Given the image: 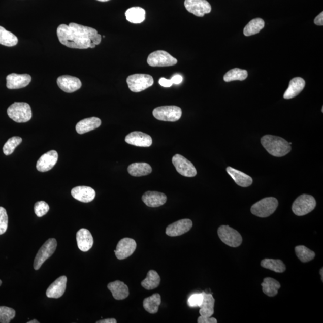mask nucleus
Instances as JSON below:
<instances>
[{"mask_svg":"<svg viewBox=\"0 0 323 323\" xmlns=\"http://www.w3.org/2000/svg\"><path fill=\"white\" fill-rule=\"evenodd\" d=\"M57 36L62 45L79 49L90 48L91 43L99 45L102 39L95 29L76 23L60 25L57 28Z\"/></svg>","mask_w":323,"mask_h":323,"instance_id":"1","label":"nucleus"},{"mask_svg":"<svg viewBox=\"0 0 323 323\" xmlns=\"http://www.w3.org/2000/svg\"><path fill=\"white\" fill-rule=\"evenodd\" d=\"M262 145L271 155L282 157L290 153L292 147L287 141L277 136L266 135L261 139Z\"/></svg>","mask_w":323,"mask_h":323,"instance_id":"2","label":"nucleus"},{"mask_svg":"<svg viewBox=\"0 0 323 323\" xmlns=\"http://www.w3.org/2000/svg\"><path fill=\"white\" fill-rule=\"evenodd\" d=\"M8 116L17 123H25L32 118V110L28 103H14L7 110Z\"/></svg>","mask_w":323,"mask_h":323,"instance_id":"3","label":"nucleus"},{"mask_svg":"<svg viewBox=\"0 0 323 323\" xmlns=\"http://www.w3.org/2000/svg\"><path fill=\"white\" fill-rule=\"evenodd\" d=\"M278 206L275 198H264L254 204L251 208V213L259 217H268L273 214Z\"/></svg>","mask_w":323,"mask_h":323,"instance_id":"4","label":"nucleus"},{"mask_svg":"<svg viewBox=\"0 0 323 323\" xmlns=\"http://www.w3.org/2000/svg\"><path fill=\"white\" fill-rule=\"evenodd\" d=\"M127 86L133 92H140L153 86L154 80L152 76L146 74H135L127 77Z\"/></svg>","mask_w":323,"mask_h":323,"instance_id":"5","label":"nucleus"},{"mask_svg":"<svg viewBox=\"0 0 323 323\" xmlns=\"http://www.w3.org/2000/svg\"><path fill=\"white\" fill-rule=\"evenodd\" d=\"M317 205L315 198L311 195L304 194L299 196L292 205V209L298 216L307 215L315 209Z\"/></svg>","mask_w":323,"mask_h":323,"instance_id":"6","label":"nucleus"},{"mask_svg":"<svg viewBox=\"0 0 323 323\" xmlns=\"http://www.w3.org/2000/svg\"><path fill=\"white\" fill-rule=\"evenodd\" d=\"M153 114L157 120L173 122L181 118L182 110L181 108L175 106H162L154 109Z\"/></svg>","mask_w":323,"mask_h":323,"instance_id":"7","label":"nucleus"},{"mask_svg":"<svg viewBox=\"0 0 323 323\" xmlns=\"http://www.w3.org/2000/svg\"><path fill=\"white\" fill-rule=\"evenodd\" d=\"M218 235L223 243L231 247H238L242 244L241 234L227 225H223L218 229Z\"/></svg>","mask_w":323,"mask_h":323,"instance_id":"8","label":"nucleus"},{"mask_svg":"<svg viewBox=\"0 0 323 323\" xmlns=\"http://www.w3.org/2000/svg\"><path fill=\"white\" fill-rule=\"evenodd\" d=\"M57 241L55 238H50L40 248L35 257L34 268L38 270L46 260L51 257L56 250Z\"/></svg>","mask_w":323,"mask_h":323,"instance_id":"9","label":"nucleus"},{"mask_svg":"<svg viewBox=\"0 0 323 323\" xmlns=\"http://www.w3.org/2000/svg\"><path fill=\"white\" fill-rule=\"evenodd\" d=\"M147 62L151 67H170L176 65L177 59L164 50H157L150 54Z\"/></svg>","mask_w":323,"mask_h":323,"instance_id":"10","label":"nucleus"},{"mask_svg":"<svg viewBox=\"0 0 323 323\" xmlns=\"http://www.w3.org/2000/svg\"><path fill=\"white\" fill-rule=\"evenodd\" d=\"M172 162L177 172L183 176L193 177L197 176L196 168L186 157L177 154L173 156Z\"/></svg>","mask_w":323,"mask_h":323,"instance_id":"11","label":"nucleus"},{"mask_svg":"<svg viewBox=\"0 0 323 323\" xmlns=\"http://www.w3.org/2000/svg\"><path fill=\"white\" fill-rule=\"evenodd\" d=\"M184 6L188 12L198 17H203L211 11V6L207 0H185Z\"/></svg>","mask_w":323,"mask_h":323,"instance_id":"12","label":"nucleus"},{"mask_svg":"<svg viewBox=\"0 0 323 323\" xmlns=\"http://www.w3.org/2000/svg\"><path fill=\"white\" fill-rule=\"evenodd\" d=\"M136 241L133 239L124 238L118 242L114 253L117 259L123 260L131 256L136 251Z\"/></svg>","mask_w":323,"mask_h":323,"instance_id":"13","label":"nucleus"},{"mask_svg":"<svg viewBox=\"0 0 323 323\" xmlns=\"http://www.w3.org/2000/svg\"><path fill=\"white\" fill-rule=\"evenodd\" d=\"M31 76L28 74H10L6 77V86L9 89H19L23 88L31 82Z\"/></svg>","mask_w":323,"mask_h":323,"instance_id":"14","label":"nucleus"},{"mask_svg":"<svg viewBox=\"0 0 323 323\" xmlns=\"http://www.w3.org/2000/svg\"><path fill=\"white\" fill-rule=\"evenodd\" d=\"M57 84L60 89L67 93H73L77 91L82 87V84L77 77L63 75L58 77Z\"/></svg>","mask_w":323,"mask_h":323,"instance_id":"15","label":"nucleus"},{"mask_svg":"<svg viewBox=\"0 0 323 323\" xmlns=\"http://www.w3.org/2000/svg\"><path fill=\"white\" fill-rule=\"evenodd\" d=\"M193 227L190 219H181L171 224L166 229V234L170 237L180 236L189 231Z\"/></svg>","mask_w":323,"mask_h":323,"instance_id":"16","label":"nucleus"},{"mask_svg":"<svg viewBox=\"0 0 323 323\" xmlns=\"http://www.w3.org/2000/svg\"><path fill=\"white\" fill-rule=\"evenodd\" d=\"M58 160V154L55 150L48 151L40 157L36 168L40 172H46L55 166Z\"/></svg>","mask_w":323,"mask_h":323,"instance_id":"17","label":"nucleus"},{"mask_svg":"<svg viewBox=\"0 0 323 323\" xmlns=\"http://www.w3.org/2000/svg\"><path fill=\"white\" fill-rule=\"evenodd\" d=\"M125 141L131 145L142 147H150L153 142L149 135L140 131H134L127 135L125 137Z\"/></svg>","mask_w":323,"mask_h":323,"instance_id":"18","label":"nucleus"},{"mask_svg":"<svg viewBox=\"0 0 323 323\" xmlns=\"http://www.w3.org/2000/svg\"><path fill=\"white\" fill-rule=\"evenodd\" d=\"M72 197L77 201L88 203L95 199V191L88 186H77L73 188L71 191Z\"/></svg>","mask_w":323,"mask_h":323,"instance_id":"19","label":"nucleus"},{"mask_svg":"<svg viewBox=\"0 0 323 323\" xmlns=\"http://www.w3.org/2000/svg\"><path fill=\"white\" fill-rule=\"evenodd\" d=\"M143 203L149 207H159L166 203L167 197L163 193L148 191L142 197Z\"/></svg>","mask_w":323,"mask_h":323,"instance_id":"20","label":"nucleus"},{"mask_svg":"<svg viewBox=\"0 0 323 323\" xmlns=\"http://www.w3.org/2000/svg\"><path fill=\"white\" fill-rule=\"evenodd\" d=\"M67 278L61 276L50 285L46 291L47 297L58 299L64 294L66 290Z\"/></svg>","mask_w":323,"mask_h":323,"instance_id":"21","label":"nucleus"},{"mask_svg":"<svg viewBox=\"0 0 323 323\" xmlns=\"http://www.w3.org/2000/svg\"><path fill=\"white\" fill-rule=\"evenodd\" d=\"M76 240L77 246L83 252L88 251L93 245V238L91 233L86 229H80L77 232Z\"/></svg>","mask_w":323,"mask_h":323,"instance_id":"22","label":"nucleus"},{"mask_svg":"<svg viewBox=\"0 0 323 323\" xmlns=\"http://www.w3.org/2000/svg\"><path fill=\"white\" fill-rule=\"evenodd\" d=\"M107 288L112 292L113 298L116 300H123L128 297L130 295L128 287L120 281L110 282L108 284Z\"/></svg>","mask_w":323,"mask_h":323,"instance_id":"23","label":"nucleus"},{"mask_svg":"<svg viewBox=\"0 0 323 323\" xmlns=\"http://www.w3.org/2000/svg\"><path fill=\"white\" fill-rule=\"evenodd\" d=\"M305 86V81L301 77H295L290 80L289 86L284 94V99L289 100L298 96Z\"/></svg>","mask_w":323,"mask_h":323,"instance_id":"24","label":"nucleus"},{"mask_svg":"<svg viewBox=\"0 0 323 323\" xmlns=\"http://www.w3.org/2000/svg\"><path fill=\"white\" fill-rule=\"evenodd\" d=\"M227 171L238 186L242 187H247L251 186L252 183H253L252 178L240 171L231 167H228L227 168Z\"/></svg>","mask_w":323,"mask_h":323,"instance_id":"25","label":"nucleus"},{"mask_svg":"<svg viewBox=\"0 0 323 323\" xmlns=\"http://www.w3.org/2000/svg\"><path fill=\"white\" fill-rule=\"evenodd\" d=\"M102 124V120L95 117H90L80 121L76 126L77 133L83 134L98 128Z\"/></svg>","mask_w":323,"mask_h":323,"instance_id":"26","label":"nucleus"},{"mask_svg":"<svg viewBox=\"0 0 323 323\" xmlns=\"http://www.w3.org/2000/svg\"><path fill=\"white\" fill-rule=\"evenodd\" d=\"M203 294L204 299L200 307V314L201 316L211 317L214 312L215 299L211 294H208L205 292H203Z\"/></svg>","mask_w":323,"mask_h":323,"instance_id":"27","label":"nucleus"},{"mask_svg":"<svg viewBox=\"0 0 323 323\" xmlns=\"http://www.w3.org/2000/svg\"><path fill=\"white\" fill-rule=\"evenodd\" d=\"M127 171L131 176L141 177L147 176L152 172V168L149 164L144 163H137L131 164Z\"/></svg>","mask_w":323,"mask_h":323,"instance_id":"28","label":"nucleus"},{"mask_svg":"<svg viewBox=\"0 0 323 323\" xmlns=\"http://www.w3.org/2000/svg\"><path fill=\"white\" fill-rule=\"evenodd\" d=\"M127 21L133 23H142L146 19V11L140 7H133L125 12Z\"/></svg>","mask_w":323,"mask_h":323,"instance_id":"29","label":"nucleus"},{"mask_svg":"<svg viewBox=\"0 0 323 323\" xmlns=\"http://www.w3.org/2000/svg\"><path fill=\"white\" fill-rule=\"evenodd\" d=\"M261 285L262 291L269 297H274L277 295L281 287L280 282L270 277L265 278Z\"/></svg>","mask_w":323,"mask_h":323,"instance_id":"30","label":"nucleus"},{"mask_svg":"<svg viewBox=\"0 0 323 323\" xmlns=\"http://www.w3.org/2000/svg\"><path fill=\"white\" fill-rule=\"evenodd\" d=\"M160 304L161 296L159 294H155L144 299L143 307L150 314H156L159 310Z\"/></svg>","mask_w":323,"mask_h":323,"instance_id":"31","label":"nucleus"},{"mask_svg":"<svg viewBox=\"0 0 323 323\" xmlns=\"http://www.w3.org/2000/svg\"><path fill=\"white\" fill-rule=\"evenodd\" d=\"M160 277L157 272L150 270L148 272L147 277L141 282V285L147 290H153L159 285Z\"/></svg>","mask_w":323,"mask_h":323,"instance_id":"32","label":"nucleus"},{"mask_svg":"<svg viewBox=\"0 0 323 323\" xmlns=\"http://www.w3.org/2000/svg\"><path fill=\"white\" fill-rule=\"evenodd\" d=\"M262 267L269 269L277 273H282L285 271V265L280 259H265L261 262Z\"/></svg>","mask_w":323,"mask_h":323,"instance_id":"33","label":"nucleus"},{"mask_svg":"<svg viewBox=\"0 0 323 323\" xmlns=\"http://www.w3.org/2000/svg\"><path fill=\"white\" fill-rule=\"evenodd\" d=\"M265 22L261 18H255L249 22L244 29V35L245 36H251L256 35L264 28Z\"/></svg>","mask_w":323,"mask_h":323,"instance_id":"34","label":"nucleus"},{"mask_svg":"<svg viewBox=\"0 0 323 323\" xmlns=\"http://www.w3.org/2000/svg\"><path fill=\"white\" fill-rule=\"evenodd\" d=\"M18 43V39L11 32L0 26V45L8 47L15 46Z\"/></svg>","mask_w":323,"mask_h":323,"instance_id":"35","label":"nucleus"},{"mask_svg":"<svg viewBox=\"0 0 323 323\" xmlns=\"http://www.w3.org/2000/svg\"><path fill=\"white\" fill-rule=\"evenodd\" d=\"M247 77V71L236 68L232 69L225 74L223 79L224 82H230L236 80L243 81Z\"/></svg>","mask_w":323,"mask_h":323,"instance_id":"36","label":"nucleus"},{"mask_svg":"<svg viewBox=\"0 0 323 323\" xmlns=\"http://www.w3.org/2000/svg\"><path fill=\"white\" fill-rule=\"evenodd\" d=\"M296 254L303 263H306L313 260L315 257V253L304 245H299L295 247Z\"/></svg>","mask_w":323,"mask_h":323,"instance_id":"37","label":"nucleus"},{"mask_svg":"<svg viewBox=\"0 0 323 323\" xmlns=\"http://www.w3.org/2000/svg\"><path fill=\"white\" fill-rule=\"evenodd\" d=\"M22 138L19 137H13L7 141L4 146H3V153L6 156L11 155L16 148L18 147L20 144L22 143Z\"/></svg>","mask_w":323,"mask_h":323,"instance_id":"38","label":"nucleus"},{"mask_svg":"<svg viewBox=\"0 0 323 323\" xmlns=\"http://www.w3.org/2000/svg\"><path fill=\"white\" fill-rule=\"evenodd\" d=\"M16 312L14 309L8 307H0V322L9 323L15 318Z\"/></svg>","mask_w":323,"mask_h":323,"instance_id":"39","label":"nucleus"},{"mask_svg":"<svg viewBox=\"0 0 323 323\" xmlns=\"http://www.w3.org/2000/svg\"><path fill=\"white\" fill-rule=\"evenodd\" d=\"M50 208L45 201H39L35 205V212L37 216L42 217L48 213Z\"/></svg>","mask_w":323,"mask_h":323,"instance_id":"40","label":"nucleus"},{"mask_svg":"<svg viewBox=\"0 0 323 323\" xmlns=\"http://www.w3.org/2000/svg\"><path fill=\"white\" fill-rule=\"evenodd\" d=\"M8 228V215L5 208L0 207V235L4 234Z\"/></svg>","mask_w":323,"mask_h":323,"instance_id":"41","label":"nucleus"},{"mask_svg":"<svg viewBox=\"0 0 323 323\" xmlns=\"http://www.w3.org/2000/svg\"><path fill=\"white\" fill-rule=\"evenodd\" d=\"M204 296L202 294H195L191 295L188 299L187 304L190 307H200L203 303Z\"/></svg>","mask_w":323,"mask_h":323,"instance_id":"42","label":"nucleus"},{"mask_svg":"<svg viewBox=\"0 0 323 323\" xmlns=\"http://www.w3.org/2000/svg\"><path fill=\"white\" fill-rule=\"evenodd\" d=\"M198 323H217L216 319L211 317H205V316H200L198 319Z\"/></svg>","mask_w":323,"mask_h":323,"instance_id":"43","label":"nucleus"},{"mask_svg":"<svg viewBox=\"0 0 323 323\" xmlns=\"http://www.w3.org/2000/svg\"><path fill=\"white\" fill-rule=\"evenodd\" d=\"M159 83L160 85L163 86L164 87H170L173 85L172 82H171V79H167L166 78H160L159 81Z\"/></svg>","mask_w":323,"mask_h":323,"instance_id":"44","label":"nucleus"},{"mask_svg":"<svg viewBox=\"0 0 323 323\" xmlns=\"http://www.w3.org/2000/svg\"><path fill=\"white\" fill-rule=\"evenodd\" d=\"M314 23L318 26L323 25V12H321L314 19Z\"/></svg>","mask_w":323,"mask_h":323,"instance_id":"45","label":"nucleus"},{"mask_svg":"<svg viewBox=\"0 0 323 323\" xmlns=\"http://www.w3.org/2000/svg\"><path fill=\"white\" fill-rule=\"evenodd\" d=\"M171 82L173 84H176V85H178V84H180L183 82V77L181 75H176L174 76L171 79Z\"/></svg>","mask_w":323,"mask_h":323,"instance_id":"46","label":"nucleus"},{"mask_svg":"<svg viewBox=\"0 0 323 323\" xmlns=\"http://www.w3.org/2000/svg\"><path fill=\"white\" fill-rule=\"evenodd\" d=\"M96 323H116L117 321L114 318H107L102 319V320L97 321Z\"/></svg>","mask_w":323,"mask_h":323,"instance_id":"47","label":"nucleus"},{"mask_svg":"<svg viewBox=\"0 0 323 323\" xmlns=\"http://www.w3.org/2000/svg\"><path fill=\"white\" fill-rule=\"evenodd\" d=\"M95 46L96 45L95 43H91V44H90V48H95Z\"/></svg>","mask_w":323,"mask_h":323,"instance_id":"48","label":"nucleus"},{"mask_svg":"<svg viewBox=\"0 0 323 323\" xmlns=\"http://www.w3.org/2000/svg\"><path fill=\"white\" fill-rule=\"evenodd\" d=\"M39 322L37 319H33V320L28 321V323H39Z\"/></svg>","mask_w":323,"mask_h":323,"instance_id":"49","label":"nucleus"},{"mask_svg":"<svg viewBox=\"0 0 323 323\" xmlns=\"http://www.w3.org/2000/svg\"><path fill=\"white\" fill-rule=\"evenodd\" d=\"M322 270H323V269H322V268H321V270H320V275H321V280H322V281L323 280Z\"/></svg>","mask_w":323,"mask_h":323,"instance_id":"50","label":"nucleus"},{"mask_svg":"<svg viewBox=\"0 0 323 323\" xmlns=\"http://www.w3.org/2000/svg\"><path fill=\"white\" fill-rule=\"evenodd\" d=\"M97 1L101 2H106L108 1H110V0H97Z\"/></svg>","mask_w":323,"mask_h":323,"instance_id":"51","label":"nucleus"},{"mask_svg":"<svg viewBox=\"0 0 323 323\" xmlns=\"http://www.w3.org/2000/svg\"><path fill=\"white\" fill-rule=\"evenodd\" d=\"M2 284V280H0V285H1Z\"/></svg>","mask_w":323,"mask_h":323,"instance_id":"52","label":"nucleus"}]
</instances>
